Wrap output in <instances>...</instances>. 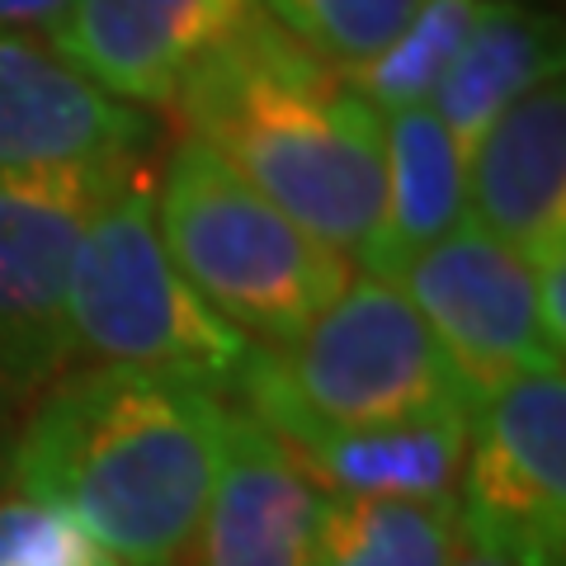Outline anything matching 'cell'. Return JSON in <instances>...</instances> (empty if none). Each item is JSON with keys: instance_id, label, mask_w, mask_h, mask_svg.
Segmentation results:
<instances>
[{"instance_id": "6da1fadb", "label": "cell", "mask_w": 566, "mask_h": 566, "mask_svg": "<svg viewBox=\"0 0 566 566\" xmlns=\"http://www.w3.org/2000/svg\"><path fill=\"white\" fill-rule=\"evenodd\" d=\"M227 406L189 378L71 364L14 424L6 482L118 566H185L218 482Z\"/></svg>"}, {"instance_id": "d6986e66", "label": "cell", "mask_w": 566, "mask_h": 566, "mask_svg": "<svg viewBox=\"0 0 566 566\" xmlns=\"http://www.w3.org/2000/svg\"><path fill=\"white\" fill-rule=\"evenodd\" d=\"M0 566H118L57 510L10 495L0 501Z\"/></svg>"}, {"instance_id": "7402d4cb", "label": "cell", "mask_w": 566, "mask_h": 566, "mask_svg": "<svg viewBox=\"0 0 566 566\" xmlns=\"http://www.w3.org/2000/svg\"><path fill=\"white\" fill-rule=\"evenodd\" d=\"M453 566H515V562H505V557H495V553H486V547H463V553H458V562Z\"/></svg>"}, {"instance_id": "7a4b0ae2", "label": "cell", "mask_w": 566, "mask_h": 566, "mask_svg": "<svg viewBox=\"0 0 566 566\" xmlns=\"http://www.w3.org/2000/svg\"><path fill=\"white\" fill-rule=\"evenodd\" d=\"M189 142L335 255L359 260L382 222V114L345 71L255 10L170 99Z\"/></svg>"}, {"instance_id": "44dd1931", "label": "cell", "mask_w": 566, "mask_h": 566, "mask_svg": "<svg viewBox=\"0 0 566 566\" xmlns=\"http://www.w3.org/2000/svg\"><path fill=\"white\" fill-rule=\"evenodd\" d=\"M14 406L6 392H0V486H6V472H10V444H14Z\"/></svg>"}, {"instance_id": "ffe728a7", "label": "cell", "mask_w": 566, "mask_h": 566, "mask_svg": "<svg viewBox=\"0 0 566 566\" xmlns=\"http://www.w3.org/2000/svg\"><path fill=\"white\" fill-rule=\"evenodd\" d=\"M71 0H0V33H48Z\"/></svg>"}, {"instance_id": "8fae6325", "label": "cell", "mask_w": 566, "mask_h": 566, "mask_svg": "<svg viewBox=\"0 0 566 566\" xmlns=\"http://www.w3.org/2000/svg\"><path fill=\"white\" fill-rule=\"evenodd\" d=\"M468 218L528 264L566 251V91L538 81L463 161Z\"/></svg>"}, {"instance_id": "8992f818", "label": "cell", "mask_w": 566, "mask_h": 566, "mask_svg": "<svg viewBox=\"0 0 566 566\" xmlns=\"http://www.w3.org/2000/svg\"><path fill=\"white\" fill-rule=\"evenodd\" d=\"M142 170L147 151L0 170V392L14 406L71 368V264L104 203Z\"/></svg>"}, {"instance_id": "3957f363", "label": "cell", "mask_w": 566, "mask_h": 566, "mask_svg": "<svg viewBox=\"0 0 566 566\" xmlns=\"http://www.w3.org/2000/svg\"><path fill=\"white\" fill-rule=\"evenodd\" d=\"M232 397L274 434L392 430L476 416L482 406L411 297L374 274L349 279L293 345H255Z\"/></svg>"}, {"instance_id": "277c9868", "label": "cell", "mask_w": 566, "mask_h": 566, "mask_svg": "<svg viewBox=\"0 0 566 566\" xmlns=\"http://www.w3.org/2000/svg\"><path fill=\"white\" fill-rule=\"evenodd\" d=\"M156 227L189 289L264 349L293 345L354 279L345 255L307 237L189 137L156 180Z\"/></svg>"}, {"instance_id": "9a60e30c", "label": "cell", "mask_w": 566, "mask_h": 566, "mask_svg": "<svg viewBox=\"0 0 566 566\" xmlns=\"http://www.w3.org/2000/svg\"><path fill=\"white\" fill-rule=\"evenodd\" d=\"M472 416L392 424V430H293L279 434L312 482L335 495H458Z\"/></svg>"}, {"instance_id": "e0dca14e", "label": "cell", "mask_w": 566, "mask_h": 566, "mask_svg": "<svg viewBox=\"0 0 566 566\" xmlns=\"http://www.w3.org/2000/svg\"><path fill=\"white\" fill-rule=\"evenodd\" d=\"M476 14V0H420L406 29L387 43L364 71H354L359 91L378 114L411 109L434 95L439 76L449 71L458 43L468 39V24Z\"/></svg>"}, {"instance_id": "4fadbf2b", "label": "cell", "mask_w": 566, "mask_h": 566, "mask_svg": "<svg viewBox=\"0 0 566 566\" xmlns=\"http://www.w3.org/2000/svg\"><path fill=\"white\" fill-rule=\"evenodd\" d=\"M547 76H562V29L553 14L524 0H476L468 39L439 76L430 109L468 161L491 123Z\"/></svg>"}, {"instance_id": "52a82bcc", "label": "cell", "mask_w": 566, "mask_h": 566, "mask_svg": "<svg viewBox=\"0 0 566 566\" xmlns=\"http://www.w3.org/2000/svg\"><path fill=\"white\" fill-rule=\"evenodd\" d=\"M468 543L515 562L562 566L566 547V378L534 368L491 392L472 416L458 476Z\"/></svg>"}, {"instance_id": "7c38bea8", "label": "cell", "mask_w": 566, "mask_h": 566, "mask_svg": "<svg viewBox=\"0 0 566 566\" xmlns=\"http://www.w3.org/2000/svg\"><path fill=\"white\" fill-rule=\"evenodd\" d=\"M151 118L104 95L33 33H0V170H39L151 147Z\"/></svg>"}, {"instance_id": "30bf717a", "label": "cell", "mask_w": 566, "mask_h": 566, "mask_svg": "<svg viewBox=\"0 0 566 566\" xmlns=\"http://www.w3.org/2000/svg\"><path fill=\"white\" fill-rule=\"evenodd\" d=\"M326 491L245 406H227L222 463L185 566H316Z\"/></svg>"}, {"instance_id": "ac0fdd59", "label": "cell", "mask_w": 566, "mask_h": 566, "mask_svg": "<svg viewBox=\"0 0 566 566\" xmlns=\"http://www.w3.org/2000/svg\"><path fill=\"white\" fill-rule=\"evenodd\" d=\"M420 0H260L279 29L335 71H364L406 29Z\"/></svg>"}, {"instance_id": "ba28073f", "label": "cell", "mask_w": 566, "mask_h": 566, "mask_svg": "<svg viewBox=\"0 0 566 566\" xmlns=\"http://www.w3.org/2000/svg\"><path fill=\"white\" fill-rule=\"evenodd\" d=\"M424 316L476 401L534 368L562 364L547 349L534 307V270L520 251L463 218L392 279Z\"/></svg>"}, {"instance_id": "9c48e42d", "label": "cell", "mask_w": 566, "mask_h": 566, "mask_svg": "<svg viewBox=\"0 0 566 566\" xmlns=\"http://www.w3.org/2000/svg\"><path fill=\"white\" fill-rule=\"evenodd\" d=\"M255 10L260 0H71L48 48L104 95L170 109L180 81Z\"/></svg>"}, {"instance_id": "5b68a950", "label": "cell", "mask_w": 566, "mask_h": 566, "mask_svg": "<svg viewBox=\"0 0 566 566\" xmlns=\"http://www.w3.org/2000/svg\"><path fill=\"white\" fill-rule=\"evenodd\" d=\"M71 364H123L232 397L255 340L222 322L170 264L156 227V180L142 170L81 237L66 289Z\"/></svg>"}, {"instance_id": "5bb4252c", "label": "cell", "mask_w": 566, "mask_h": 566, "mask_svg": "<svg viewBox=\"0 0 566 566\" xmlns=\"http://www.w3.org/2000/svg\"><path fill=\"white\" fill-rule=\"evenodd\" d=\"M382 222L364 245L359 264L374 279L392 283L420 251L444 241L468 218L463 156L430 104L382 114Z\"/></svg>"}, {"instance_id": "2e32d148", "label": "cell", "mask_w": 566, "mask_h": 566, "mask_svg": "<svg viewBox=\"0 0 566 566\" xmlns=\"http://www.w3.org/2000/svg\"><path fill=\"white\" fill-rule=\"evenodd\" d=\"M468 547L458 495H335L316 524V566H453Z\"/></svg>"}]
</instances>
